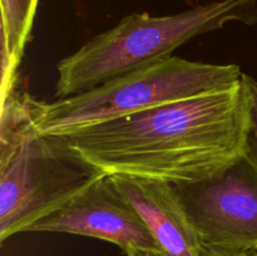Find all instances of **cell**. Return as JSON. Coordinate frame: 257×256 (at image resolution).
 <instances>
[{
	"label": "cell",
	"instance_id": "cell-3",
	"mask_svg": "<svg viewBox=\"0 0 257 256\" xmlns=\"http://www.w3.org/2000/svg\"><path fill=\"white\" fill-rule=\"evenodd\" d=\"M232 22H257V0H216L173 15L132 13L58 63L55 98L87 92L112 78L172 57L198 35Z\"/></svg>",
	"mask_w": 257,
	"mask_h": 256
},
{
	"label": "cell",
	"instance_id": "cell-4",
	"mask_svg": "<svg viewBox=\"0 0 257 256\" xmlns=\"http://www.w3.org/2000/svg\"><path fill=\"white\" fill-rule=\"evenodd\" d=\"M237 64H211L170 57L112 78L87 92L53 102L32 97V122L42 135L64 136L157 105L238 84Z\"/></svg>",
	"mask_w": 257,
	"mask_h": 256
},
{
	"label": "cell",
	"instance_id": "cell-1",
	"mask_svg": "<svg viewBox=\"0 0 257 256\" xmlns=\"http://www.w3.org/2000/svg\"><path fill=\"white\" fill-rule=\"evenodd\" d=\"M243 82L64 135L107 175L171 185L213 180L247 155Z\"/></svg>",
	"mask_w": 257,
	"mask_h": 256
},
{
	"label": "cell",
	"instance_id": "cell-2",
	"mask_svg": "<svg viewBox=\"0 0 257 256\" xmlns=\"http://www.w3.org/2000/svg\"><path fill=\"white\" fill-rule=\"evenodd\" d=\"M32 95L13 83L2 92L0 241L25 232L107 173L65 136L42 135L32 122Z\"/></svg>",
	"mask_w": 257,
	"mask_h": 256
},
{
	"label": "cell",
	"instance_id": "cell-7",
	"mask_svg": "<svg viewBox=\"0 0 257 256\" xmlns=\"http://www.w3.org/2000/svg\"><path fill=\"white\" fill-rule=\"evenodd\" d=\"M168 256H200L201 242L171 183L131 175H110Z\"/></svg>",
	"mask_w": 257,
	"mask_h": 256
},
{
	"label": "cell",
	"instance_id": "cell-9",
	"mask_svg": "<svg viewBox=\"0 0 257 256\" xmlns=\"http://www.w3.org/2000/svg\"><path fill=\"white\" fill-rule=\"evenodd\" d=\"M242 82L245 84L250 107V124L247 136V156L257 163V79L243 73Z\"/></svg>",
	"mask_w": 257,
	"mask_h": 256
},
{
	"label": "cell",
	"instance_id": "cell-8",
	"mask_svg": "<svg viewBox=\"0 0 257 256\" xmlns=\"http://www.w3.org/2000/svg\"><path fill=\"white\" fill-rule=\"evenodd\" d=\"M39 0H0L2 8V92L19 79L18 68L27 43Z\"/></svg>",
	"mask_w": 257,
	"mask_h": 256
},
{
	"label": "cell",
	"instance_id": "cell-6",
	"mask_svg": "<svg viewBox=\"0 0 257 256\" xmlns=\"http://www.w3.org/2000/svg\"><path fill=\"white\" fill-rule=\"evenodd\" d=\"M25 232H65L99 238L119 246L124 252L161 250L137 211L104 175L64 207L35 221Z\"/></svg>",
	"mask_w": 257,
	"mask_h": 256
},
{
	"label": "cell",
	"instance_id": "cell-5",
	"mask_svg": "<svg viewBox=\"0 0 257 256\" xmlns=\"http://www.w3.org/2000/svg\"><path fill=\"white\" fill-rule=\"evenodd\" d=\"M201 245L257 248V163L247 155L213 180L172 185Z\"/></svg>",
	"mask_w": 257,
	"mask_h": 256
},
{
	"label": "cell",
	"instance_id": "cell-11",
	"mask_svg": "<svg viewBox=\"0 0 257 256\" xmlns=\"http://www.w3.org/2000/svg\"><path fill=\"white\" fill-rule=\"evenodd\" d=\"M127 256H168L163 251H156V250H137V248H131L127 251Z\"/></svg>",
	"mask_w": 257,
	"mask_h": 256
},
{
	"label": "cell",
	"instance_id": "cell-10",
	"mask_svg": "<svg viewBox=\"0 0 257 256\" xmlns=\"http://www.w3.org/2000/svg\"><path fill=\"white\" fill-rule=\"evenodd\" d=\"M200 256H257V248L251 251H235L201 245Z\"/></svg>",
	"mask_w": 257,
	"mask_h": 256
}]
</instances>
